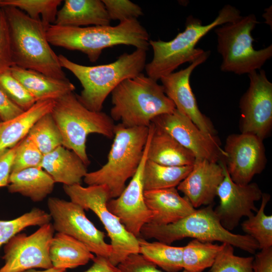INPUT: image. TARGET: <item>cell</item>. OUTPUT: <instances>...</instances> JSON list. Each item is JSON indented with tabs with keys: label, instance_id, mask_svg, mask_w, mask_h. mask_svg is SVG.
I'll use <instances>...</instances> for the list:
<instances>
[{
	"label": "cell",
	"instance_id": "cell-1",
	"mask_svg": "<svg viewBox=\"0 0 272 272\" xmlns=\"http://www.w3.org/2000/svg\"><path fill=\"white\" fill-rule=\"evenodd\" d=\"M46 36L50 45L81 51L92 62L99 59L106 48L126 45L147 51L150 46L149 34L138 19L120 22L114 26L50 25Z\"/></svg>",
	"mask_w": 272,
	"mask_h": 272
},
{
	"label": "cell",
	"instance_id": "cell-2",
	"mask_svg": "<svg viewBox=\"0 0 272 272\" xmlns=\"http://www.w3.org/2000/svg\"><path fill=\"white\" fill-rule=\"evenodd\" d=\"M2 8L8 25L13 64L57 79H68L60 64L58 55L47 40L48 26L16 8Z\"/></svg>",
	"mask_w": 272,
	"mask_h": 272
},
{
	"label": "cell",
	"instance_id": "cell-3",
	"mask_svg": "<svg viewBox=\"0 0 272 272\" xmlns=\"http://www.w3.org/2000/svg\"><path fill=\"white\" fill-rule=\"evenodd\" d=\"M146 51L136 49L123 53L113 62L95 66L77 63L62 54L58 59L61 67L70 71L82 86L80 94H77L80 102L90 110L98 112L121 82L142 73L146 65Z\"/></svg>",
	"mask_w": 272,
	"mask_h": 272
},
{
	"label": "cell",
	"instance_id": "cell-4",
	"mask_svg": "<svg viewBox=\"0 0 272 272\" xmlns=\"http://www.w3.org/2000/svg\"><path fill=\"white\" fill-rule=\"evenodd\" d=\"M241 17L239 10L226 5L209 24L203 25L199 19L190 16L186 19L184 30L171 40H150L153 57L145 66L147 76L158 81L174 72L180 65L187 62L191 63L205 52L195 47L203 36L217 26L235 21Z\"/></svg>",
	"mask_w": 272,
	"mask_h": 272
},
{
	"label": "cell",
	"instance_id": "cell-5",
	"mask_svg": "<svg viewBox=\"0 0 272 272\" xmlns=\"http://www.w3.org/2000/svg\"><path fill=\"white\" fill-rule=\"evenodd\" d=\"M111 95L110 117L126 127H149L155 117L176 108L162 86L143 73L121 82Z\"/></svg>",
	"mask_w": 272,
	"mask_h": 272
},
{
	"label": "cell",
	"instance_id": "cell-6",
	"mask_svg": "<svg viewBox=\"0 0 272 272\" xmlns=\"http://www.w3.org/2000/svg\"><path fill=\"white\" fill-rule=\"evenodd\" d=\"M149 133V126L126 127L120 123L115 125L107 162L99 169L87 172L84 182L88 185H105L111 199L118 197L139 166Z\"/></svg>",
	"mask_w": 272,
	"mask_h": 272
},
{
	"label": "cell",
	"instance_id": "cell-7",
	"mask_svg": "<svg viewBox=\"0 0 272 272\" xmlns=\"http://www.w3.org/2000/svg\"><path fill=\"white\" fill-rule=\"evenodd\" d=\"M140 237L155 239L168 245L185 238L204 242L217 241L229 243L252 254L259 249L257 243L250 236L232 233L223 227L215 213L213 204L196 209L191 214L172 224L157 225L147 223L142 227Z\"/></svg>",
	"mask_w": 272,
	"mask_h": 272
},
{
	"label": "cell",
	"instance_id": "cell-8",
	"mask_svg": "<svg viewBox=\"0 0 272 272\" xmlns=\"http://www.w3.org/2000/svg\"><path fill=\"white\" fill-rule=\"evenodd\" d=\"M51 114L61 132L62 146L74 152L87 166L90 164L86 151L88 135L114 137L115 124L110 116L102 111L90 110L74 92L56 100Z\"/></svg>",
	"mask_w": 272,
	"mask_h": 272
},
{
	"label": "cell",
	"instance_id": "cell-9",
	"mask_svg": "<svg viewBox=\"0 0 272 272\" xmlns=\"http://www.w3.org/2000/svg\"><path fill=\"white\" fill-rule=\"evenodd\" d=\"M258 22L254 14L219 26L215 29L221 70L241 75L260 70L272 56V45L259 50L253 46L251 32Z\"/></svg>",
	"mask_w": 272,
	"mask_h": 272
},
{
	"label": "cell",
	"instance_id": "cell-10",
	"mask_svg": "<svg viewBox=\"0 0 272 272\" xmlns=\"http://www.w3.org/2000/svg\"><path fill=\"white\" fill-rule=\"evenodd\" d=\"M63 189L71 201L90 210L103 224L110 239L112 252L109 260L117 266L128 256L139 253L138 238L129 233L115 215L107 208L111 199L109 190L105 185H63Z\"/></svg>",
	"mask_w": 272,
	"mask_h": 272
},
{
	"label": "cell",
	"instance_id": "cell-11",
	"mask_svg": "<svg viewBox=\"0 0 272 272\" xmlns=\"http://www.w3.org/2000/svg\"><path fill=\"white\" fill-rule=\"evenodd\" d=\"M47 207L54 231L81 242L96 256L109 259L112 249L105 240V233L89 220L81 206L71 200L50 197Z\"/></svg>",
	"mask_w": 272,
	"mask_h": 272
},
{
	"label": "cell",
	"instance_id": "cell-12",
	"mask_svg": "<svg viewBox=\"0 0 272 272\" xmlns=\"http://www.w3.org/2000/svg\"><path fill=\"white\" fill-rule=\"evenodd\" d=\"M54 231L52 224L49 223L30 235L19 233L14 236L5 244L2 257L5 264L0 272H22L53 267L49 250Z\"/></svg>",
	"mask_w": 272,
	"mask_h": 272
},
{
	"label": "cell",
	"instance_id": "cell-13",
	"mask_svg": "<svg viewBox=\"0 0 272 272\" xmlns=\"http://www.w3.org/2000/svg\"><path fill=\"white\" fill-rule=\"evenodd\" d=\"M248 76L249 85L239 102L240 129L263 141L272 129V83L263 70Z\"/></svg>",
	"mask_w": 272,
	"mask_h": 272
},
{
	"label": "cell",
	"instance_id": "cell-14",
	"mask_svg": "<svg viewBox=\"0 0 272 272\" xmlns=\"http://www.w3.org/2000/svg\"><path fill=\"white\" fill-rule=\"evenodd\" d=\"M223 161L231 179L240 184L251 182L253 177L261 173L266 164L263 140L250 133L228 135L224 149Z\"/></svg>",
	"mask_w": 272,
	"mask_h": 272
},
{
	"label": "cell",
	"instance_id": "cell-15",
	"mask_svg": "<svg viewBox=\"0 0 272 272\" xmlns=\"http://www.w3.org/2000/svg\"><path fill=\"white\" fill-rule=\"evenodd\" d=\"M152 122L190 151L195 159L215 162L223 160L225 153L220 147L217 138L204 133L176 108L170 113L158 116Z\"/></svg>",
	"mask_w": 272,
	"mask_h": 272
},
{
	"label": "cell",
	"instance_id": "cell-16",
	"mask_svg": "<svg viewBox=\"0 0 272 272\" xmlns=\"http://www.w3.org/2000/svg\"><path fill=\"white\" fill-rule=\"evenodd\" d=\"M152 130L150 124L142 159L129 184L118 197L110 199L107 203L108 210L118 218L129 233L137 238L140 237L142 227L150 223L152 218V213L144 200L143 182V170L147 160Z\"/></svg>",
	"mask_w": 272,
	"mask_h": 272
},
{
	"label": "cell",
	"instance_id": "cell-17",
	"mask_svg": "<svg viewBox=\"0 0 272 272\" xmlns=\"http://www.w3.org/2000/svg\"><path fill=\"white\" fill-rule=\"evenodd\" d=\"M224 173L217 193L220 203L214 211L223 227L230 231L239 225L242 217L248 218L254 214L253 212H257L255 202L261 199L263 193L256 183L240 184L234 182L225 163Z\"/></svg>",
	"mask_w": 272,
	"mask_h": 272
},
{
	"label": "cell",
	"instance_id": "cell-18",
	"mask_svg": "<svg viewBox=\"0 0 272 272\" xmlns=\"http://www.w3.org/2000/svg\"><path fill=\"white\" fill-rule=\"evenodd\" d=\"M210 55V51H205L187 67L164 76L160 80L165 94L173 102L176 109L187 116L204 133L216 137L212 122L199 109L190 84L193 70L205 62Z\"/></svg>",
	"mask_w": 272,
	"mask_h": 272
},
{
	"label": "cell",
	"instance_id": "cell-19",
	"mask_svg": "<svg viewBox=\"0 0 272 272\" xmlns=\"http://www.w3.org/2000/svg\"><path fill=\"white\" fill-rule=\"evenodd\" d=\"M224 176L223 160L215 162L195 159L191 170L177 189L184 194L194 208L207 206L213 204Z\"/></svg>",
	"mask_w": 272,
	"mask_h": 272
},
{
	"label": "cell",
	"instance_id": "cell-20",
	"mask_svg": "<svg viewBox=\"0 0 272 272\" xmlns=\"http://www.w3.org/2000/svg\"><path fill=\"white\" fill-rule=\"evenodd\" d=\"M145 203L152 213L150 223L166 225L177 222L194 212L185 196H181L176 187L145 191Z\"/></svg>",
	"mask_w": 272,
	"mask_h": 272
},
{
	"label": "cell",
	"instance_id": "cell-21",
	"mask_svg": "<svg viewBox=\"0 0 272 272\" xmlns=\"http://www.w3.org/2000/svg\"><path fill=\"white\" fill-rule=\"evenodd\" d=\"M111 20L102 1L65 0L55 25L70 27L108 26Z\"/></svg>",
	"mask_w": 272,
	"mask_h": 272
},
{
	"label": "cell",
	"instance_id": "cell-22",
	"mask_svg": "<svg viewBox=\"0 0 272 272\" xmlns=\"http://www.w3.org/2000/svg\"><path fill=\"white\" fill-rule=\"evenodd\" d=\"M40 167L55 183L63 185L81 184L87 173V166L73 151L63 146L43 155Z\"/></svg>",
	"mask_w": 272,
	"mask_h": 272
},
{
	"label": "cell",
	"instance_id": "cell-23",
	"mask_svg": "<svg viewBox=\"0 0 272 272\" xmlns=\"http://www.w3.org/2000/svg\"><path fill=\"white\" fill-rule=\"evenodd\" d=\"M10 70L35 101L54 100L73 92L76 88L69 79H57L34 70L13 65Z\"/></svg>",
	"mask_w": 272,
	"mask_h": 272
},
{
	"label": "cell",
	"instance_id": "cell-24",
	"mask_svg": "<svg viewBox=\"0 0 272 272\" xmlns=\"http://www.w3.org/2000/svg\"><path fill=\"white\" fill-rule=\"evenodd\" d=\"M152 130L147 159L169 166L193 165L195 158L169 133L151 122Z\"/></svg>",
	"mask_w": 272,
	"mask_h": 272
},
{
	"label": "cell",
	"instance_id": "cell-25",
	"mask_svg": "<svg viewBox=\"0 0 272 272\" xmlns=\"http://www.w3.org/2000/svg\"><path fill=\"white\" fill-rule=\"evenodd\" d=\"M54 100L37 101L29 109L7 121L0 123V154L20 142L28 134L35 122L51 112Z\"/></svg>",
	"mask_w": 272,
	"mask_h": 272
},
{
	"label": "cell",
	"instance_id": "cell-26",
	"mask_svg": "<svg viewBox=\"0 0 272 272\" xmlns=\"http://www.w3.org/2000/svg\"><path fill=\"white\" fill-rule=\"evenodd\" d=\"M55 183L41 167H36L11 173L7 186L10 193H18L34 202H40L51 193Z\"/></svg>",
	"mask_w": 272,
	"mask_h": 272
},
{
	"label": "cell",
	"instance_id": "cell-27",
	"mask_svg": "<svg viewBox=\"0 0 272 272\" xmlns=\"http://www.w3.org/2000/svg\"><path fill=\"white\" fill-rule=\"evenodd\" d=\"M49 252L52 266L65 270L85 265L95 256L81 242L58 232L52 238Z\"/></svg>",
	"mask_w": 272,
	"mask_h": 272
},
{
	"label": "cell",
	"instance_id": "cell-28",
	"mask_svg": "<svg viewBox=\"0 0 272 272\" xmlns=\"http://www.w3.org/2000/svg\"><path fill=\"white\" fill-rule=\"evenodd\" d=\"M192 166H169L147 160L143 170L144 191L176 187L190 172Z\"/></svg>",
	"mask_w": 272,
	"mask_h": 272
},
{
	"label": "cell",
	"instance_id": "cell-29",
	"mask_svg": "<svg viewBox=\"0 0 272 272\" xmlns=\"http://www.w3.org/2000/svg\"><path fill=\"white\" fill-rule=\"evenodd\" d=\"M139 253L165 272H178L182 269L183 246H172L156 241L150 242L138 237Z\"/></svg>",
	"mask_w": 272,
	"mask_h": 272
},
{
	"label": "cell",
	"instance_id": "cell-30",
	"mask_svg": "<svg viewBox=\"0 0 272 272\" xmlns=\"http://www.w3.org/2000/svg\"><path fill=\"white\" fill-rule=\"evenodd\" d=\"M221 245L193 239L183 246L182 266L187 272H203L211 267Z\"/></svg>",
	"mask_w": 272,
	"mask_h": 272
},
{
	"label": "cell",
	"instance_id": "cell-31",
	"mask_svg": "<svg viewBox=\"0 0 272 272\" xmlns=\"http://www.w3.org/2000/svg\"><path fill=\"white\" fill-rule=\"evenodd\" d=\"M270 198L269 194L263 193L260 208L256 214L241 224L242 230L256 241L260 249L272 247V216L264 212Z\"/></svg>",
	"mask_w": 272,
	"mask_h": 272
},
{
	"label": "cell",
	"instance_id": "cell-32",
	"mask_svg": "<svg viewBox=\"0 0 272 272\" xmlns=\"http://www.w3.org/2000/svg\"><path fill=\"white\" fill-rule=\"evenodd\" d=\"M27 135L43 155L62 146L61 132L51 112L45 114L37 120Z\"/></svg>",
	"mask_w": 272,
	"mask_h": 272
},
{
	"label": "cell",
	"instance_id": "cell-33",
	"mask_svg": "<svg viewBox=\"0 0 272 272\" xmlns=\"http://www.w3.org/2000/svg\"><path fill=\"white\" fill-rule=\"evenodd\" d=\"M61 0H0V6L16 8L45 25L54 24Z\"/></svg>",
	"mask_w": 272,
	"mask_h": 272
},
{
	"label": "cell",
	"instance_id": "cell-34",
	"mask_svg": "<svg viewBox=\"0 0 272 272\" xmlns=\"http://www.w3.org/2000/svg\"><path fill=\"white\" fill-rule=\"evenodd\" d=\"M49 213L38 208L11 220H0V247L12 237L30 226L39 227L50 223Z\"/></svg>",
	"mask_w": 272,
	"mask_h": 272
},
{
	"label": "cell",
	"instance_id": "cell-35",
	"mask_svg": "<svg viewBox=\"0 0 272 272\" xmlns=\"http://www.w3.org/2000/svg\"><path fill=\"white\" fill-rule=\"evenodd\" d=\"M253 260L252 256L235 255L233 246L223 243L211 267L210 272H253Z\"/></svg>",
	"mask_w": 272,
	"mask_h": 272
},
{
	"label": "cell",
	"instance_id": "cell-36",
	"mask_svg": "<svg viewBox=\"0 0 272 272\" xmlns=\"http://www.w3.org/2000/svg\"><path fill=\"white\" fill-rule=\"evenodd\" d=\"M43 157L36 144L27 135L17 145L11 173L40 167Z\"/></svg>",
	"mask_w": 272,
	"mask_h": 272
},
{
	"label": "cell",
	"instance_id": "cell-37",
	"mask_svg": "<svg viewBox=\"0 0 272 272\" xmlns=\"http://www.w3.org/2000/svg\"><path fill=\"white\" fill-rule=\"evenodd\" d=\"M0 88L10 100L23 111L31 108L36 101L10 69L0 74Z\"/></svg>",
	"mask_w": 272,
	"mask_h": 272
},
{
	"label": "cell",
	"instance_id": "cell-38",
	"mask_svg": "<svg viewBox=\"0 0 272 272\" xmlns=\"http://www.w3.org/2000/svg\"><path fill=\"white\" fill-rule=\"evenodd\" d=\"M111 20L119 22L138 19L143 15L142 8L129 0H102Z\"/></svg>",
	"mask_w": 272,
	"mask_h": 272
},
{
	"label": "cell",
	"instance_id": "cell-39",
	"mask_svg": "<svg viewBox=\"0 0 272 272\" xmlns=\"http://www.w3.org/2000/svg\"><path fill=\"white\" fill-rule=\"evenodd\" d=\"M10 38L3 9L0 8V74L13 66Z\"/></svg>",
	"mask_w": 272,
	"mask_h": 272
},
{
	"label": "cell",
	"instance_id": "cell-40",
	"mask_svg": "<svg viewBox=\"0 0 272 272\" xmlns=\"http://www.w3.org/2000/svg\"><path fill=\"white\" fill-rule=\"evenodd\" d=\"M117 266L121 272H165L158 269L156 265L140 253L129 255Z\"/></svg>",
	"mask_w": 272,
	"mask_h": 272
},
{
	"label": "cell",
	"instance_id": "cell-41",
	"mask_svg": "<svg viewBox=\"0 0 272 272\" xmlns=\"http://www.w3.org/2000/svg\"><path fill=\"white\" fill-rule=\"evenodd\" d=\"M17 145L0 154V187L8 185Z\"/></svg>",
	"mask_w": 272,
	"mask_h": 272
},
{
	"label": "cell",
	"instance_id": "cell-42",
	"mask_svg": "<svg viewBox=\"0 0 272 272\" xmlns=\"http://www.w3.org/2000/svg\"><path fill=\"white\" fill-rule=\"evenodd\" d=\"M24 111L15 104L0 88V118L2 121L11 120Z\"/></svg>",
	"mask_w": 272,
	"mask_h": 272
},
{
	"label": "cell",
	"instance_id": "cell-43",
	"mask_svg": "<svg viewBox=\"0 0 272 272\" xmlns=\"http://www.w3.org/2000/svg\"><path fill=\"white\" fill-rule=\"evenodd\" d=\"M253 272H272V247L260 249L255 254Z\"/></svg>",
	"mask_w": 272,
	"mask_h": 272
},
{
	"label": "cell",
	"instance_id": "cell-44",
	"mask_svg": "<svg viewBox=\"0 0 272 272\" xmlns=\"http://www.w3.org/2000/svg\"><path fill=\"white\" fill-rule=\"evenodd\" d=\"M92 260V266L84 272H121L118 267L113 265L108 258L96 256Z\"/></svg>",
	"mask_w": 272,
	"mask_h": 272
},
{
	"label": "cell",
	"instance_id": "cell-45",
	"mask_svg": "<svg viewBox=\"0 0 272 272\" xmlns=\"http://www.w3.org/2000/svg\"><path fill=\"white\" fill-rule=\"evenodd\" d=\"M65 271L66 270L64 269L57 268L52 267L50 268L43 270H36L34 268L30 269L22 272H65Z\"/></svg>",
	"mask_w": 272,
	"mask_h": 272
},
{
	"label": "cell",
	"instance_id": "cell-46",
	"mask_svg": "<svg viewBox=\"0 0 272 272\" xmlns=\"http://www.w3.org/2000/svg\"><path fill=\"white\" fill-rule=\"evenodd\" d=\"M2 122L1 119L0 118V123Z\"/></svg>",
	"mask_w": 272,
	"mask_h": 272
},
{
	"label": "cell",
	"instance_id": "cell-47",
	"mask_svg": "<svg viewBox=\"0 0 272 272\" xmlns=\"http://www.w3.org/2000/svg\"><path fill=\"white\" fill-rule=\"evenodd\" d=\"M0 8H1V6H0Z\"/></svg>",
	"mask_w": 272,
	"mask_h": 272
}]
</instances>
